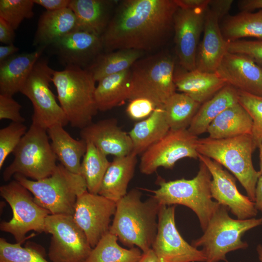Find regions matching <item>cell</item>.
Instances as JSON below:
<instances>
[{"label":"cell","instance_id":"50","mask_svg":"<svg viewBox=\"0 0 262 262\" xmlns=\"http://www.w3.org/2000/svg\"><path fill=\"white\" fill-rule=\"evenodd\" d=\"M254 203L256 208L262 213V175L258 179L255 194Z\"/></svg>","mask_w":262,"mask_h":262},{"label":"cell","instance_id":"28","mask_svg":"<svg viewBox=\"0 0 262 262\" xmlns=\"http://www.w3.org/2000/svg\"><path fill=\"white\" fill-rule=\"evenodd\" d=\"M252 120L239 103L227 108L210 124L207 132L209 137L222 139L251 134Z\"/></svg>","mask_w":262,"mask_h":262},{"label":"cell","instance_id":"11","mask_svg":"<svg viewBox=\"0 0 262 262\" xmlns=\"http://www.w3.org/2000/svg\"><path fill=\"white\" fill-rule=\"evenodd\" d=\"M0 195L9 204L13 214L10 220L1 222V231L11 234L20 243L30 231L44 232L45 220L50 213L36 203L26 187L13 180L0 187Z\"/></svg>","mask_w":262,"mask_h":262},{"label":"cell","instance_id":"8","mask_svg":"<svg viewBox=\"0 0 262 262\" xmlns=\"http://www.w3.org/2000/svg\"><path fill=\"white\" fill-rule=\"evenodd\" d=\"M175 60L161 51L137 60L131 68L129 100L144 98L163 106L175 93Z\"/></svg>","mask_w":262,"mask_h":262},{"label":"cell","instance_id":"22","mask_svg":"<svg viewBox=\"0 0 262 262\" xmlns=\"http://www.w3.org/2000/svg\"><path fill=\"white\" fill-rule=\"evenodd\" d=\"M116 3L110 0H71L69 8L76 17V30L101 36L112 17Z\"/></svg>","mask_w":262,"mask_h":262},{"label":"cell","instance_id":"37","mask_svg":"<svg viewBox=\"0 0 262 262\" xmlns=\"http://www.w3.org/2000/svg\"><path fill=\"white\" fill-rule=\"evenodd\" d=\"M21 243L12 244L0 238V262H51L41 250L31 246L23 247Z\"/></svg>","mask_w":262,"mask_h":262},{"label":"cell","instance_id":"14","mask_svg":"<svg viewBox=\"0 0 262 262\" xmlns=\"http://www.w3.org/2000/svg\"><path fill=\"white\" fill-rule=\"evenodd\" d=\"M175 208L176 205L161 206L151 249L161 262H205L202 250L188 243L177 229Z\"/></svg>","mask_w":262,"mask_h":262},{"label":"cell","instance_id":"33","mask_svg":"<svg viewBox=\"0 0 262 262\" xmlns=\"http://www.w3.org/2000/svg\"><path fill=\"white\" fill-rule=\"evenodd\" d=\"M221 30L229 42L245 37H254L262 40V9L255 13L241 11L235 15L228 16L222 24Z\"/></svg>","mask_w":262,"mask_h":262},{"label":"cell","instance_id":"31","mask_svg":"<svg viewBox=\"0 0 262 262\" xmlns=\"http://www.w3.org/2000/svg\"><path fill=\"white\" fill-rule=\"evenodd\" d=\"M131 74L130 68L106 76L98 82L95 92L98 111H108L129 100Z\"/></svg>","mask_w":262,"mask_h":262},{"label":"cell","instance_id":"9","mask_svg":"<svg viewBox=\"0 0 262 262\" xmlns=\"http://www.w3.org/2000/svg\"><path fill=\"white\" fill-rule=\"evenodd\" d=\"M13 153L14 159L2 174L5 181L16 174L39 180L49 176L57 165L47 130L33 124Z\"/></svg>","mask_w":262,"mask_h":262},{"label":"cell","instance_id":"39","mask_svg":"<svg viewBox=\"0 0 262 262\" xmlns=\"http://www.w3.org/2000/svg\"><path fill=\"white\" fill-rule=\"evenodd\" d=\"M239 91L238 102L246 110L252 120L250 135L257 148L262 143V97Z\"/></svg>","mask_w":262,"mask_h":262},{"label":"cell","instance_id":"23","mask_svg":"<svg viewBox=\"0 0 262 262\" xmlns=\"http://www.w3.org/2000/svg\"><path fill=\"white\" fill-rule=\"evenodd\" d=\"M176 90L184 93L200 104H203L225 86L227 83L216 72L192 71H175Z\"/></svg>","mask_w":262,"mask_h":262},{"label":"cell","instance_id":"16","mask_svg":"<svg viewBox=\"0 0 262 262\" xmlns=\"http://www.w3.org/2000/svg\"><path fill=\"white\" fill-rule=\"evenodd\" d=\"M207 8L178 7L174 14L173 28L175 49L179 64L184 70L196 69L198 42L203 31Z\"/></svg>","mask_w":262,"mask_h":262},{"label":"cell","instance_id":"35","mask_svg":"<svg viewBox=\"0 0 262 262\" xmlns=\"http://www.w3.org/2000/svg\"><path fill=\"white\" fill-rule=\"evenodd\" d=\"M86 143V150L81 162L80 174L85 180L87 191L90 193L98 194L111 162L107 159V156L92 143Z\"/></svg>","mask_w":262,"mask_h":262},{"label":"cell","instance_id":"19","mask_svg":"<svg viewBox=\"0 0 262 262\" xmlns=\"http://www.w3.org/2000/svg\"><path fill=\"white\" fill-rule=\"evenodd\" d=\"M215 72L238 91L262 97V67L249 57L228 52Z\"/></svg>","mask_w":262,"mask_h":262},{"label":"cell","instance_id":"41","mask_svg":"<svg viewBox=\"0 0 262 262\" xmlns=\"http://www.w3.org/2000/svg\"><path fill=\"white\" fill-rule=\"evenodd\" d=\"M228 52L246 55L262 66V40H239L229 42Z\"/></svg>","mask_w":262,"mask_h":262},{"label":"cell","instance_id":"4","mask_svg":"<svg viewBox=\"0 0 262 262\" xmlns=\"http://www.w3.org/2000/svg\"><path fill=\"white\" fill-rule=\"evenodd\" d=\"M256 149L250 134L214 139L209 137L198 138V153L216 162L230 171L254 202L255 189L261 173L256 171L252 154Z\"/></svg>","mask_w":262,"mask_h":262},{"label":"cell","instance_id":"15","mask_svg":"<svg viewBox=\"0 0 262 262\" xmlns=\"http://www.w3.org/2000/svg\"><path fill=\"white\" fill-rule=\"evenodd\" d=\"M116 207V202L88 191L78 197L73 217L92 248L109 231Z\"/></svg>","mask_w":262,"mask_h":262},{"label":"cell","instance_id":"36","mask_svg":"<svg viewBox=\"0 0 262 262\" xmlns=\"http://www.w3.org/2000/svg\"><path fill=\"white\" fill-rule=\"evenodd\" d=\"M201 104L182 93H175L164 108L170 129H187Z\"/></svg>","mask_w":262,"mask_h":262},{"label":"cell","instance_id":"32","mask_svg":"<svg viewBox=\"0 0 262 262\" xmlns=\"http://www.w3.org/2000/svg\"><path fill=\"white\" fill-rule=\"evenodd\" d=\"M142 51L134 49H121L102 52L86 69L98 82L109 75L118 73L131 67L143 54Z\"/></svg>","mask_w":262,"mask_h":262},{"label":"cell","instance_id":"53","mask_svg":"<svg viewBox=\"0 0 262 262\" xmlns=\"http://www.w3.org/2000/svg\"><path fill=\"white\" fill-rule=\"evenodd\" d=\"M256 250L258 254L259 259L261 262H262V245L261 244L258 245Z\"/></svg>","mask_w":262,"mask_h":262},{"label":"cell","instance_id":"34","mask_svg":"<svg viewBox=\"0 0 262 262\" xmlns=\"http://www.w3.org/2000/svg\"><path fill=\"white\" fill-rule=\"evenodd\" d=\"M117 237L110 231L106 233L92 249L84 262H136L142 252L137 247L121 246Z\"/></svg>","mask_w":262,"mask_h":262},{"label":"cell","instance_id":"30","mask_svg":"<svg viewBox=\"0 0 262 262\" xmlns=\"http://www.w3.org/2000/svg\"><path fill=\"white\" fill-rule=\"evenodd\" d=\"M239 93L237 89L227 84L200 105L188 130L196 136L207 132L211 122L220 113L238 102Z\"/></svg>","mask_w":262,"mask_h":262},{"label":"cell","instance_id":"46","mask_svg":"<svg viewBox=\"0 0 262 262\" xmlns=\"http://www.w3.org/2000/svg\"><path fill=\"white\" fill-rule=\"evenodd\" d=\"M71 0H33L34 4L44 7L46 11H54L69 7Z\"/></svg>","mask_w":262,"mask_h":262},{"label":"cell","instance_id":"29","mask_svg":"<svg viewBox=\"0 0 262 262\" xmlns=\"http://www.w3.org/2000/svg\"><path fill=\"white\" fill-rule=\"evenodd\" d=\"M164 106L157 107L147 118L137 122L129 132L132 143V153L142 154L169 131Z\"/></svg>","mask_w":262,"mask_h":262},{"label":"cell","instance_id":"21","mask_svg":"<svg viewBox=\"0 0 262 262\" xmlns=\"http://www.w3.org/2000/svg\"><path fill=\"white\" fill-rule=\"evenodd\" d=\"M219 21L216 14L208 7L203 36L196 56V69L199 71L215 72L228 52L229 42L223 35Z\"/></svg>","mask_w":262,"mask_h":262},{"label":"cell","instance_id":"42","mask_svg":"<svg viewBox=\"0 0 262 262\" xmlns=\"http://www.w3.org/2000/svg\"><path fill=\"white\" fill-rule=\"evenodd\" d=\"M157 107V106L148 99L137 98L130 100L126 112L130 118L138 122L149 116Z\"/></svg>","mask_w":262,"mask_h":262},{"label":"cell","instance_id":"12","mask_svg":"<svg viewBox=\"0 0 262 262\" xmlns=\"http://www.w3.org/2000/svg\"><path fill=\"white\" fill-rule=\"evenodd\" d=\"M44 232L51 235L48 251L51 262H84L92 249L73 215L49 214Z\"/></svg>","mask_w":262,"mask_h":262},{"label":"cell","instance_id":"10","mask_svg":"<svg viewBox=\"0 0 262 262\" xmlns=\"http://www.w3.org/2000/svg\"><path fill=\"white\" fill-rule=\"evenodd\" d=\"M54 71L49 66L47 59L40 58L20 91L33 105L32 124L46 130L55 125L64 127L69 123L50 88Z\"/></svg>","mask_w":262,"mask_h":262},{"label":"cell","instance_id":"44","mask_svg":"<svg viewBox=\"0 0 262 262\" xmlns=\"http://www.w3.org/2000/svg\"><path fill=\"white\" fill-rule=\"evenodd\" d=\"M233 2L232 0H210L208 7L216 14L220 20L229 13Z\"/></svg>","mask_w":262,"mask_h":262},{"label":"cell","instance_id":"17","mask_svg":"<svg viewBox=\"0 0 262 262\" xmlns=\"http://www.w3.org/2000/svg\"><path fill=\"white\" fill-rule=\"evenodd\" d=\"M198 159L206 165L212 175V198L219 204L227 207L238 219L255 217L258 210L254 202L239 191L235 178L212 159L199 154Z\"/></svg>","mask_w":262,"mask_h":262},{"label":"cell","instance_id":"49","mask_svg":"<svg viewBox=\"0 0 262 262\" xmlns=\"http://www.w3.org/2000/svg\"><path fill=\"white\" fill-rule=\"evenodd\" d=\"M19 48L14 44L0 46V63L16 54Z\"/></svg>","mask_w":262,"mask_h":262},{"label":"cell","instance_id":"5","mask_svg":"<svg viewBox=\"0 0 262 262\" xmlns=\"http://www.w3.org/2000/svg\"><path fill=\"white\" fill-rule=\"evenodd\" d=\"M199 170L192 179L159 181V187L152 191V196L161 206L181 205L196 215L204 231L219 204L212 200V175L206 165L200 161Z\"/></svg>","mask_w":262,"mask_h":262},{"label":"cell","instance_id":"40","mask_svg":"<svg viewBox=\"0 0 262 262\" xmlns=\"http://www.w3.org/2000/svg\"><path fill=\"white\" fill-rule=\"evenodd\" d=\"M27 131L20 122H12L0 130V169L8 155L13 153Z\"/></svg>","mask_w":262,"mask_h":262},{"label":"cell","instance_id":"54","mask_svg":"<svg viewBox=\"0 0 262 262\" xmlns=\"http://www.w3.org/2000/svg\"><path fill=\"white\" fill-rule=\"evenodd\" d=\"M261 67H262V66Z\"/></svg>","mask_w":262,"mask_h":262},{"label":"cell","instance_id":"3","mask_svg":"<svg viewBox=\"0 0 262 262\" xmlns=\"http://www.w3.org/2000/svg\"><path fill=\"white\" fill-rule=\"evenodd\" d=\"M52 82L71 126L81 130L91 124L98 111L95 97L96 82L92 74L85 69L67 66L63 70L54 71Z\"/></svg>","mask_w":262,"mask_h":262},{"label":"cell","instance_id":"13","mask_svg":"<svg viewBox=\"0 0 262 262\" xmlns=\"http://www.w3.org/2000/svg\"><path fill=\"white\" fill-rule=\"evenodd\" d=\"M198 136L188 129L171 130L160 140L149 147L142 154L140 172L149 175L161 167L172 169L180 159H198Z\"/></svg>","mask_w":262,"mask_h":262},{"label":"cell","instance_id":"51","mask_svg":"<svg viewBox=\"0 0 262 262\" xmlns=\"http://www.w3.org/2000/svg\"><path fill=\"white\" fill-rule=\"evenodd\" d=\"M136 262H161L153 251L150 248L148 250L142 252V256Z\"/></svg>","mask_w":262,"mask_h":262},{"label":"cell","instance_id":"38","mask_svg":"<svg viewBox=\"0 0 262 262\" xmlns=\"http://www.w3.org/2000/svg\"><path fill=\"white\" fill-rule=\"evenodd\" d=\"M33 0H0V17L16 30L25 19L33 17Z\"/></svg>","mask_w":262,"mask_h":262},{"label":"cell","instance_id":"2","mask_svg":"<svg viewBox=\"0 0 262 262\" xmlns=\"http://www.w3.org/2000/svg\"><path fill=\"white\" fill-rule=\"evenodd\" d=\"M141 196L139 190L132 189L116 202L109 231L124 246L145 252L155 239L161 205L152 196L145 201Z\"/></svg>","mask_w":262,"mask_h":262},{"label":"cell","instance_id":"24","mask_svg":"<svg viewBox=\"0 0 262 262\" xmlns=\"http://www.w3.org/2000/svg\"><path fill=\"white\" fill-rule=\"evenodd\" d=\"M45 49L16 53L0 63V94L13 96L20 92Z\"/></svg>","mask_w":262,"mask_h":262},{"label":"cell","instance_id":"25","mask_svg":"<svg viewBox=\"0 0 262 262\" xmlns=\"http://www.w3.org/2000/svg\"><path fill=\"white\" fill-rule=\"evenodd\" d=\"M76 17L70 8L46 10L39 18L33 45L45 49L76 30Z\"/></svg>","mask_w":262,"mask_h":262},{"label":"cell","instance_id":"43","mask_svg":"<svg viewBox=\"0 0 262 262\" xmlns=\"http://www.w3.org/2000/svg\"><path fill=\"white\" fill-rule=\"evenodd\" d=\"M21 105L13 96L0 94V119H9L14 122L23 123L25 119L21 115Z\"/></svg>","mask_w":262,"mask_h":262},{"label":"cell","instance_id":"52","mask_svg":"<svg viewBox=\"0 0 262 262\" xmlns=\"http://www.w3.org/2000/svg\"><path fill=\"white\" fill-rule=\"evenodd\" d=\"M259 158H260V167L261 175H262V143L259 147Z\"/></svg>","mask_w":262,"mask_h":262},{"label":"cell","instance_id":"18","mask_svg":"<svg viewBox=\"0 0 262 262\" xmlns=\"http://www.w3.org/2000/svg\"><path fill=\"white\" fill-rule=\"evenodd\" d=\"M50 47L66 66L85 69L103 51L101 36L79 30L66 34Z\"/></svg>","mask_w":262,"mask_h":262},{"label":"cell","instance_id":"6","mask_svg":"<svg viewBox=\"0 0 262 262\" xmlns=\"http://www.w3.org/2000/svg\"><path fill=\"white\" fill-rule=\"evenodd\" d=\"M33 195L36 203L52 214L73 215L78 197L87 191L81 174L58 164L49 177L34 180L20 174L13 176Z\"/></svg>","mask_w":262,"mask_h":262},{"label":"cell","instance_id":"45","mask_svg":"<svg viewBox=\"0 0 262 262\" xmlns=\"http://www.w3.org/2000/svg\"><path fill=\"white\" fill-rule=\"evenodd\" d=\"M15 30L6 21L0 17V42L6 45L13 44Z\"/></svg>","mask_w":262,"mask_h":262},{"label":"cell","instance_id":"27","mask_svg":"<svg viewBox=\"0 0 262 262\" xmlns=\"http://www.w3.org/2000/svg\"><path fill=\"white\" fill-rule=\"evenodd\" d=\"M47 132L52 149L61 164L71 172L80 174L81 159L86 150V142L74 139L61 125L51 127Z\"/></svg>","mask_w":262,"mask_h":262},{"label":"cell","instance_id":"1","mask_svg":"<svg viewBox=\"0 0 262 262\" xmlns=\"http://www.w3.org/2000/svg\"><path fill=\"white\" fill-rule=\"evenodd\" d=\"M178 8L175 0L119 2L101 35L104 52L121 49L155 50L165 42Z\"/></svg>","mask_w":262,"mask_h":262},{"label":"cell","instance_id":"20","mask_svg":"<svg viewBox=\"0 0 262 262\" xmlns=\"http://www.w3.org/2000/svg\"><path fill=\"white\" fill-rule=\"evenodd\" d=\"M80 135L81 139L92 143L107 156H124L132 151V143L129 133L119 127L114 118L92 122L81 130Z\"/></svg>","mask_w":262,"mask_h":262},{"label":"cell","instance_id":"26","mask_svg":"<svg viewBox=\"0 0 262 262\" xmlns=\"http://www.w3.org/2000/svg\"><path fill=\"white\" fill-rule=\"evenodd\" d=\"M137 155L133 153L115 157L107 169L98 194L117 202L128 193L137 163Z\"/></svg>","mask_w":262,"mask_h":262},{"label":"cell","instance_id":"7","mask_svg":"<svg viewBox=\"0 0 262 262\" xmlns=\"http://www.w3.org/2000/svg\"><path fill=\"white\" fill-rule=\"evenodd\" d=\"M228 208L219 205L211 218L203 234L193 240L191 245L202 247L205 262L225 261L226 254L232 251L245 249L248 244L242 241L243 235L249 230L262 225V217L246 219L231 218Z\"/></svg>","mask_w":262,"mask_h":262},{"label":"cell","instance_id":"48","mask_svg":"<svg viewBox=\"0 0 262 262\" xmlns=\"http://www.w3.org/2000/svg\"><path fill=\"white\" fill-rule=\"evenodd\" d=\"M238 5L242 12H252L262 9V0H241Z\"/></svg>","mask_w":262,"mask_h":262},{"label":"cell","instance_id":"47","mask_svg":"<svg viewBox=\"0 0 262 262\" xmlns=\"http://www.w3.org/2000/svg\"><path fill=\"white\" fill-rule=\"evenodd\" d=\"M210 0H175L179 7L196 9L207 8Z\"/></svg>","mask_w":262,"mask_h":262}]
</instances>
